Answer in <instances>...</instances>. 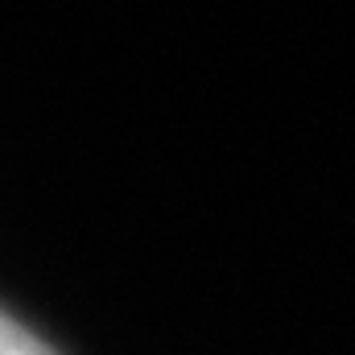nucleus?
I'll list each match as a JSON object with an SVG mask.
<instances>
[{
    "label": "nucleus",
    "instance_id": "f257e3e1",
    "mask_svg": "<svg viewBox=\"0 0 355 355\" xmlns=\"http://www.w3.org/2000/svg\"><path fill=\"white\" fill-rule=\"evenodd\" d=\"M0 355H58L42 335H33L29 327H21L12 314L0 310Z\"/></svg>",
    "mask_w": 355,
    "mask_h": 355
}]
</instances>
